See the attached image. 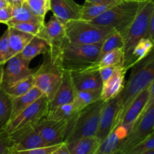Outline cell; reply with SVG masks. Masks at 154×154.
Wrapping results in <instances>:
<instances>
[{
	"label": "cell",
	"mask_w": 154,
	"mask_h": 154,
	"mask_svg": "<svg viewBox=\"0 0 154 154\" xmlns=\"http://www.w3.org/2000/svg\"><path fill=\"white\" fill-rule=\"evenodd\" d=\"M114 154H123V153H122V152H120V150H118V151H117V152H114Z\"/></svg>",
	"instance_id": "obj_50"
},
{
	"label": "cell",
	"mask_w": 154,
	"mask_h": 154,
	"mask_svg": "<svg viewBox=\"0 0 154 154\" xmlns=\"http://www.w3.org/2000/svg\"><path fill=\"white\" fill-rule=\"evenodd\" d=\"M153 44H154V43H153Z\"/></svg>",
	"instance_id": "obj_55"
},
{
	"label": "cell",
	"mask_w": 154,
	"mask_h": 154,
	"mask_svg": "<svg viewBox=\"0 0 154 154\" xmlns=\"http://www.w3.org/2000/svg\"><path fill=\"white\" fill-rule=\"evenodd\" d=\"M117 66H102L99 69V74H100L101 79H102V85L106 82L113 75L115 72V69Z\"/></svg>",
	"instance_id": "obj_40"
},
{
	"label": "cell",
	"mask_w": 154,
	"mask_h": 154,
	"mask_svg": "<svg viewBox=\"0 0 154 154\" xmlns=\"http://www.w3.org/2000/svg\"><path fill=\"white\" fill-rule=\"evenodd\" d=\"M101 95H102V88L77 91L73 104L77 110L80 112L87 106L91 105L93 103L101 100Z\"/></svg>",
	"instance_id": "obj_30"
},
{
	"label": "cell",
	"mask_w": 154,
	"mask_h": 154,
	"mask_svg": "<svg viewBox=\"0 0 154 154\" xmlns=\"http://www.w3.org/2000/svg\"><path fill=\"white\" fill-rule=\"evenodd\" d=\"M11 57L8 39V30H6L0 38V63L5 64Z\"/></svg>",
	"instance_id": "obj_37"
},
{
	"label": "cell",
	"mask_w": 154,
	"mask_h": 154,
	"mask_svg": "<svg viewBox=\"0 0 154 154\" xmlns=\"http://www.w3.org/2000/svg\"><path fill=\"white\" fill-rule=\"evenodd\" d=\"M29 63L23 57L21 53L11 57L5 64L3 84H11L33 75L36 69H30Z\"/></svg>",
	"instance_id": "obj_13"
},
{
	"label": "cell",
	"mask_w": 154,
	"mask_h": 154,
	"mask_svg": "<svg viewBox=\"0 0 154 154\" xmlns=\"http://www.w3.org/2000/svg\"><path fill=\"white\" fill-rule=\"evenodd\" d=\"M12 18L11 21L7 24H14V23H22V22H35L39 24H45V19L36 17L33 14L28 6L24 2L22 5L19 7L12 8Z\"/></svg>",
	"instance_id": "obj_29"
},
{
	"label": "cell",
	"mask_w": 154,
	"mask_h": 154,
	"mask_svg": "<svg viewBox=\"0 0 154 154\" xmlns=\"http://www.w3.org/2000/svg\"><path fill=\"white\" fill-rule=\"evenodd\" d=\"M79 113L73 103L60 106L54 110H48L45 118L59 121H66L70 123Z\"/></svg>",
	"instance_id": "obj_28"
},
{
	"label": "cell",
	"mask_w": 154,
	"mask_h": 154,
	"mask_svg": "<svg viewBox=\"0 0 154 154\" xmlns=\"http://www.w3.org/2000/svg\"><path fill=\"white\" fill-rule=\"evenodd\" d=\"M124 50L123 48L113 50L105 54L99 62V69L102 66H123Z\"/></svg>",
	"instance_id": "obj_32"
},
{
	"label": "cell",
	"mask_w": 154,
	"mask_h": 154,
	"mask_svg": "<svg viewBox=\"0 0 154 154\" xmlns=\"http://www.w3.org/2000/svg\"><path fill=\"white\" fill-rule=\"evenodd\" d=\"M129 134L125 128L117 126L102 140L95 154H114L119 150L120 145Z\"/></svg>",
	"instance_id": "obj_20"
},
{
	"label": "cell",
	"mask_w": 154,
	"mask_h": 154,
	"mask_svg": "<svg viewBox=\"0 0 154 154\" xmlns=\"http://www.w3.org/2000/svg\"><path fill=\"white\" fill-rule=\"evenodd\" d=\"M62 143L57 145H51V146H43V147L35 148V149H28V150L23 151H11L8 150L11 154H51L58 149Z\"/></svg>",
	"instance_id": "obj_38"
},
{
	"label": "cell",
	"mask_w": 154,
	"mask_h": 154,
	"mask_svg": "<svg viewBox=\"0 0 154 154\" xmlns=\"http://www.w3.org/2000/svg\"><path fill=\"white\" fill-rule=\"evenodd\" d=\"M99 144L100 142L96 137H90L68 143L67 146L71 154H95Z\"/></svg>",
	"instance_id": "obj_26"
},
{
	"label": "cell",
	"mask_w": 154,
	"mask_h": 154,
	"mask_svg": "<svg viewBox=\"0 0 154 154\" xmlns=\"http://www.w3.org/2000/svg\"><path fill=\"white\" fill-rule=\"evenodd\" d=\"M51 53V47L44 39L38 36H34L21 52L23 57L28 61H31L39 54Z\"/></svg>",
	"instance_id": "obj_25"
},
{
	"label": "cell",
	"mask_w": 154,
	"mask_h": 154,
	"mask_svg": "<svg viewBox=\"0 0 154 154\" xmlns=\"http://www.w3.org/2000/svg\"><path fill=\"white\" fill-rule=\"evenodd\" d=\"M11 146L9 134L4 129H0V154H5Z\"/></svg>",
	"instance_id": "obj_39"
},
{
	"label": "cell",
	"mask_w": 154,
	"mask_h": 154,
	"mask_svg": "<svg viewBox=\"0 0 154 154\" xmlns=\"http://www.w3.org/2000/svg\"><path fill=\"white\" fill-rule=\"evenodd\" d=\"M98 1H102V0H86V2H98Z\"/></svg>",
	"instance_id": "obj_49"
},
{
	"label": "cell",
	"mask_w": 154,
	"mask_h": 154,
	"mask_svg": "<svg viewBox=\"0 0 154 154\" xmlns=\"http://www.w3.org/2000/svg\"><path fill=\"white\" fill-rule=\"evenodd\" d=\"M64 71L54 63L49 54H44V60L33 74L35 86L37 87L51 102L63 81Z\"/></svg>",
	"instance_id": "obj_6"
},
{
	"label": "cell",
	"mask_w": 154,
	"mask_h": 154,
	"mask_svg": "<svg viewBox=\"0 0 154 154\" xmlns=\"http://www.w3.org/2000/svg\"><path fill=\"white\" fill-rule=\"evenodd\" d=\"M69 123L66 121H59L43 118L35 125L38 132L49 146L65 142Z\"/></svg>",
	"instance_id": "obj_12"
},
{
	"label": "cell",
	"mask_w": 154,
	"mask_h": 154,
	"mask_svg": "<svg viewBox=\"0 0 154 154\" xmlns=\"http://www.w3.org/2000/svg\"><path fill=\"white\" fill-rule=\"evenodd\" d=\"M76 92L72 83L70 72H64L61 85L52 101L49 103V110H54L60 106L73 103L76 96Z\"/></svg>",
	"instance_id": "obj_18"
},
{
	"label": "cell",
	"mask_w": 154,
	"mask_h": 154,
	"mask_svg": "<svg viewBox=\"0 0 154 154\" xmlns=\"http://www.w3.org/2000/svg\"><path fill=\"white\" fill-rule=\"evenodd\" d=\"M44 94L37 87H33L31 90L29 91L24 95L18 97H11V113L8 122L13 120L20 113H22L29 106L35 102L36 100L42 97Z\"/></svg>",
	"instance_id": "obj_21"
},
{
	"label": "cell",
	"mask_w": 154,
	"mask_h": 154,
	"mask_svg": "<svg viewBox=\"0 0 154 154\" xmlns=\"http://www.w3.org/2000/svg\"><path fill=\"white\" fill-rule=\"evenodd\" d=\"M70 74L76 91L102 88V82L98 69L70 72Z\"/></svg>",
	"instance_id": "obj_17"
},
{
	"label": "cell",
	"mask_w": 154,
	"mask_h": 154,
	"mask_svg": "<svg viewBox=\"0 0 154 154\" xmlns=\"http://www.w3.org/2000/svg\"><path fill=\"white\" fill-rule=\"evenodd\" d=\"M8 5H9L8 3L5 0H0V9L3 8L5 7H7Z\"/></svg>",
	"instance_id": "obj_47"
},
{
	"label": "cell",
	"mask_w": 154,
	"mask_h": 154,
	"mask_svg": "<svg viewBox=\"0 0 154 154\" xmlns=\"http://www.w3.org/2000/svg\"><path fill=\"white\" fill-rule=\"evenodd\" d=\"M126 1H145V0H126Z\"/></svg>",
	"instance_id": "obj_51"
},
{
	"label": "cell",
	"mask_w": 154,
	"mask_h": 154,
	"mask_svg": "<svg viewBox=\"0 0 154 154\" xmlns=\"http://www.w3.org/2000/svg\"><path fill=\"white\" fill-rule=\"evenodd\" d=\"M126 70L123 66H117L112 76L102 85L101 100L104 102L118 96L124 88Z\"/></svg>",
	"instance_id": "obj_19"
},
{
	"label": "cell",
	"mask_w": 154,
	"mask_h": 154,
	"mask_svg": "<svg viewBox=\"0 0 154 154\" xmlns=\"http://www.w3.org/2000/svg\"><path fill=\"white\" fill-rule=\"evenodd\" d=\"M154 9V0H147L142 6L134 21L123 34L124 63L129 59L132 49L143 38H146L150 19Z\"/></svg>",
	"instance_id": "obj_7"
},
{
	"label": "cell",
	"mask_w": 154,
	"mask_h": 154,
	"mask_svg": "<svg viewBox=\"0 0 154 154\" xmlns=\"http://www.w3.org/2000/svg\"><path fill=\"white\" fill-rule=\"evenodd\" d=\"M37 36L45 39L51 47L50 56L54 63H57L62 48L68 42L66 37V24L53 15L49 21L45 24L41 33Z\"/></svg>",
	"instance_id": "obj_10"
},
{
	"label": "cell",
	"mask_w": 154,
	"mask_h": 154,
	"mask_svg": "<svg viewBox=\"0 0 154 154\" xmlns=\"http://www.w3.org/2000/svg\"><path fill=\"white\" fill-rule=\"evenodd\" d=\"M121 1L122 0H102L98 2H85L82 5L81 20L92 21Z\"/></svg>",
	"instance_id": "obj_22"
},
{
	"label": "cell",
	"mask_w": 154,
	"mask_h": 154,
	"mask_svg": "<svg viewBox=\"0 0 154 154\" xmlns=\"http://www.w3.org/2000/svg\"><path fill=\"white\" fill-rule=\"evenodd\" d=\"M141 154H154V149H150V150H148V151H146V152H142V153Z\"/></svg>",
	"instance_id": "obj_48"
},
{
	"label": "cell",
	"mask_w": 154,
	"mask_h": 154,
	"mask_svg": "<svg viewBox=\"0 0 154 154\" xmlns=\"http://www.w3.org/2000/svg\"><path fill=\"white\" fill-rule=\"evenodd\" d=\"M153 104H154V79H153V81L152 82V83H151V85H150V87H149L148 101H147V104H146L145 108H144L143 113H144V112H145L146 110H147V109L150 107V106L153 105ZM142 113H141V114H142Z\"/></svg>",
	"instance_id": "obj_42"
},
{
	"label": "cell",
	"mask_w": 154,
	"mask_h": 154,
	"mask_svg": "<svg viewBox=\"0 0 154 154\" xmlns=\"http://www.w3.org/2000/svg\"><path fill=\"white\" fill-rule=\"evenodd\" d=\"M51 154H71L69 152V149H68L67 144H66L65 142H63L61 144V146L58 148L57 149H56L53 153Z\"/></svg>",
	"instance_id": "obj_44"
},
{
	"label": "cell",
	"mask_w": 154,
	"mask_h": 154,
	"mask_svg": "<svg viewBox=\"0 0 154 154\" xmlns=\"http://www.w3.org/2000/svg\"><path fill=\"white\" fill-rule=\"evenodd\" d=\"M8 39L11 57L20 54L27 44L34 37L33 35L24 33L14 27H8Z\"/></svg>",
	"instance_id": "obj_24"
},
{
	"label": "cell",
	"mask_w": 154,
	"mask_h": 154,
	"mask_svg": "<svg viewBox=\"0 0 154 154\" xmlns=\"http://www.w3.org/2000/svg\"><path fill=\"white\" fill-rule=\"evenodd\" d=\"M101 47L102 43L75 45L68 42L60 51L57 63L64 72L99 69Z\"/></svg>",
	"instance_id": "obj_2"
},
{
	"label": "cell",
	"mask_w": 154,
	"mask_h": 154,
	"mask_svg": "<svg viewBox=\"0 0 154 154\" xmlns=\"http://www.w3.org/2000/svg\"><path fill=\"white\" fill-rule=\"evenodd\" d=\"M4 67L5 64L0 63V88L3 84V75H4Z\"/></svg>",
	"instance_id": "obj_46"
},
{
	"label": "cell",
	"mask_w": 154,
	"mask_h": 154,
	"mask_svg": "<svg viewBox=\"0 0 154 154\" xmlns=\"http://www.w3.org/2000/svg\"><path fill=\"white\" fill-rule=\"evenodd\" d=\"M116 32L109 26L99 25L83 20L71 21L66 24V37L69 43L75 45H95L102 43Z\"/></svg>",
	"instance_id": "obj_3"
},
{
	"label": "cell",
	"mask_w": 154,
	"mask_h": 154,
	"mask_svg": "<svg viewBox=\"0 0 154 154\" xmlns=\"http://www.w3.org/2000/svg\"><path fill=\"white\" fill-rule=\"evenodd\" d=\"M154 79V48L143 60L132 66L129 80L118 95L119 110L115 128L121 120L126 109L133 100L147 88Z\"/></svg>",
	"instance_id": "obj_1"
},
{
	"label": "cell",
	"mask_w": 154,
	"mask_h": 154,
	"mask_svg": "<svg viewBox=\"0 0 154 154\" xmlns=\"http://www.w3.org/2000/svg\"><path fill=\"white\" fill-rule=\"evenodd\" d=\"M45 24H39L35 22H22V23H14V24H8V27H14L18 30L29 33V34L37 36L41 33L43 29Z\"/></svg>",
	"instance_id": "obj_35"
},
{
	"label": "cell",
	"mask_w": 154,
	"mask_h": 154,
	"mask_svg": "<svg viewBox=\"0 0 154 154\" xmlns=\"http://www.w3.org/2000/svg\"><path fill=\"white\" fill-rule=\"evenodd\" d=\"M153 149H154V131L141 143L131 148L123 154H141Z\"/></svg>",
	"instance_id": "obj_36"
},
{
	"label": "cell",
	"mask_w": 154,
	"mask_h": 154,
	"mask_svg": "<svg viewBox=\"0 0 154 154\" xmlns=\"http://www.w3.org/2000/svg\"><path fill=\"white\" fill-rule=\"evenodd\" d=\"M154 48L153 42L148 38H143L135 45L123 67L126 71L147 57Z\"/></svg>",
	"instance_id": "obj_23"
},
{
	"label": "cell",
	"mask_w": 154,
	"mask_h": 154,
	"mask_svg": "<svg viewBox=\"0 0 154 154\" xmlns=\"http://www.w3.org/2000/svg\"><path fill=\"white\" fill-rule=\"evenodd\" d=\"M104 104L105 102L99 100L81 110L69 123L65 143L68 144L84 137H96Z\"/></svg>",
	"instance_id": "obj_4"
},
{
	"label": "cell",
	"mask_w": 154,
	"mask_h": 154,
	"mask_svg": "<svg viewBox=\"0 0 154 154\" xmlns=\"http://www.w3.org/2000/svg\"><path fill=\"white\" fill-rule=\"evenodd\" d=\"M145 1H126L122 0L111 9L100 16L97 17L92 22L99 25L109 26L123 36L137 14L145 4Z\"/></svg>",
	"instance_id": "obj_5"
},
{
	"label": "cell",
	"mask_w": 154,
	"mask_h": 154,
	"mask_svg": "<svg viewBox=\"0 0 154 154\" xmlns=\"http://www.w3.org/2000/svg\"><path fill=\"white\" fill-rule=\"evenodd\" d=\"M82 8V5L74 0H51L53 14L65 24L71 21L81 20Z\"/></svg>",
	"instance_id": "obj_16"
},
{
	"label": "cell",
	"mask_w": 154,
	"mask_h": 154,
	"mask_svg": "<svg viewBox=\"0 0 154 154\" xmlns=\"http://www.w3.org/2000/svg\"><path fill=\"white\" fill-rule=\"evenodd\" d=\"M33 87H35L34 78L33 75H30L11 84H2L1 88L9 96L14 98L24 95Z\"/></svg>",
	"instance_id": "obj_27"
},
{
	"label": "cell",
	"mask_w": 154,
	"mask_h": 154,
	"mask_svg": "<svg viewBox=\"0 0 154 154\" xmlns=\"http://www.w3.org/2000/svg\"><path fill=\"white\" fill-rule=\"evenodd\" d=\"M49 100L45 95L20 113L15 119L6 124L4 129L8 134L27 127L35 126L45 118L49 110Z\"/></svg>",
	"instance_id": "obj_8"
},
{
	"label": "cell",
	"mask_w": 154,
	"mask_h": 154,
	"mask_svg": "<svg viewBox=\"0 0 154 154\" xmlns=\"http://www.w3.org/2000/svg\"><path fill=\"white\" fill-rule=\"evenodd\" d=\"M11 146L8 150L23 151L49 146L36 129L35 126L27 127L9 134Z\"/></svg>",
	"instance_id": "obj_11"
},
{
	"label": "cell",
	"mask_w": 154,
	"mask_h": 154,
	"mask_svg": "<svg viewBox=\"0 0 154 154\" xmlns=\"http://www.w3.org/2000/svg\"><path fill=\"white\" fill-rule=\"evenodd\" d=\"M124 39L121 33L119 32H114L110 35L108 38L105 39L102 43L100 51V59L107 53L118 49V48H124Z\"/></svg>",
	"instance_id": "obj_31"
},
{
	"label": "cell",
	"mask_w": 154,
	"mask_h": 154,
	"mask_svg": "<svg viewBox=\"0 0 154 154\" xmlns=\"http://www.w3.org/2000/svg\"><path fill=\"white\" fill-rule=\"evenodd\" d=\"M118 96L105 102L99 119L96 137L102 142L114 130L118 113Z\"/></svg>",
	"instance_id": "obj_14"
},
{
	"label": "cell",
	"mask_w": 154,
	"mask_h": 154,
	"mask_svg": "<svg viewBox=\"0 0 154 154\" xmlns=\"http://www.w3.org/2000/svg\"><path fill=\"white\" fill-rule=\"evenodd\" d=\"M154 131V104L139 116L129 131L119 150L124 153L136 146Z\"/></svg>",
	"instance_id": "obj_9"
},
{
	"label": "cell",
	"mask_w": 154,
	"mask_h": 154,
	"mask_svg": "<svg viewBox=\"0 0 154 154\" xmlns=\"http://www.w3.org/2000/svg\"><path fill=\"white\" fill-rule=\"evenodd\" d=\"M25 1H26V0H25Z\"/></svg>",
	"instance_id": "obj_54"
},
{
	"label": "cell",
	"mask_w": 154,
	"mask_h": 154,
	"mask_svg": "<svg viewBox=\"0 0 154 154\" xmlns=\"http://www.w3.org/2000/svg\"><path fill=\"white\" fill-rule=\"evenodd\" d=\"M5 1H7V0H5Z\"/></svg>",
	"instance_id": "obj_53"
},
{
	"label": "cell",
	"mask_w": 154,
	"mask_h": 154,
	"mask_svg": "<svg viewBox=\"0 0 154 154\" xmlns=\"http://www.w3.org/2000/svg\"><path fill=\"white\" fill-rule=\"evenodd\" d=\"M148 97L149 87L142 91L133 100V101L131 103L129 107L126 109L121 120L120 121L117 126L125 128L129 132L135 122H136L137 119L139 118V116L144 111L147 101H148Z\"/></svg>",
	"instance_id": "obj_15"
},
{
	"label": "cell",
	"mask_w": 154,
	"mask_h": 154,
	"mask_svg": "<svg viewBox=\"0 0 154 154\" xmlns=\"http://www.w3.org/2000/svg\"><path fill=\"white\" fill-rule=\"evenodd\" d=\"M25 2L33 14L43 19L51 10V0H26Z\"/></svg>",
	"instance_id": "obj_34"
},
{
	"label": "cell",
	"mask_w": 154,
	"mask_h": 154,
	"mask_svg": "<svg viewBox=\"0 0 154 154\" xmlns=\"http://www.w3.org/2000/svg\"><path fill=\"white\" fill-rule=\"evenodd\" d=\"M146 38H148L154 43V9L152 13L151 17L150 19V24H149L148 30H147V36Z\"/></svg>",
	"instance_id": "obj_43"
},
{
	"label": "cell",
	"mask_w": 154,
	"mask_h": 154,
	"mask_svg": "<svg viewBox=\"0 0 154 154\" xmlns=\"http://www.w3.org/2000/svg\"><path fill=\"white\" fill-rule=\"evenodd\" d=\"M7 2L9 5L11 6L12 8H16L22 5L25 0H7Z\"/></svg>",
	"instance_id": "obj_45"
},
{
	"label": "cell",
	"mask_w": 154,
	"mask_h": 154,
	"mask_svg": "<svg viewBox=\"0 0 154 154\" xmlns=\"http://www.w3.org/2000/svg\"><path fill=\"white\" fill-rule=\"evenodd\" d=\"M12 11L13 8L10 5L0 9V23L7 24L12 18Z\"/></svg>",
	"instance_id": "obj_41"
},
{
	"label": "cell",
	"mask_w": 154,
	"mask_h": 154,
	"mask_svg": "<svg viewBox=\"0 0 154 154\" xmlns=\"http://www.w3.org/2000/svg\"><path fill=\"white\" fill-rule=\"evenodd\" d=\"M5 154H11V153H10V152H8H8H6V153H5Z\"/></svg>",
	"instance_id": "obj_52"
},
{
	"label": "cell",
	"mask_w": 154,
	"mask_h": 154,
	"mask_svg": "<svg viewBox=\"0 0 154 154\" xmlns=\"http://www.w3.org/2000/svg\"><path fill=\"white\" fill-rule=\"evenodd\" d=\"M11 113V97L0 88V129L4 128Z\"/></svg>",
	"instance_id": "obj_33"
}]
</instances>
